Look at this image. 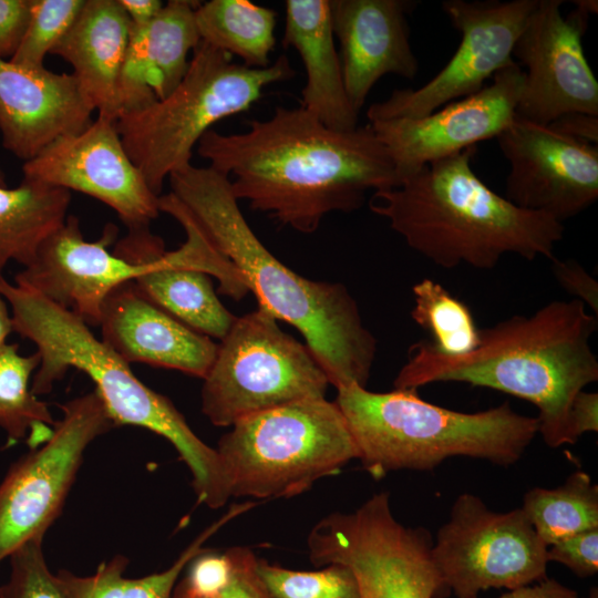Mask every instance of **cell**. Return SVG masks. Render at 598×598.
I'll return each mask as SVG.
<instances>
[{"label": "cell", "mask_w": 598, "mask_h": 598, "mask_svg": "<svg viewBox=\"0 0 598 598\" xmlns=\"http://www.w3.org/2000/svg\"><path fill=\"white\" fill-rule=\"evenodd\" d=\"M159 212L190 223L216 255L218 291L234 300L252 292L278 321L295 327L336 389L365 388L377 340L344 285L302 277L260 241L243 215L230 181L193 164L169 175Z\"/></svg>", "instance_id": "1"}, {"label": "cell", "mask_w": 598, "mask_h": 598, "mask_svg": "<svg viewBox=\"0 0 598 598\" xmlns=\"http://www.w3.org/2000/svg\"><path fill=\"white\" fill-rule=\"evenodd\" d=\"M244 132L209 130L198 155L230 181L238 200L302 234L330 213L361 208L369 190L396 187L393 161L369 124L334 131L312 113L277 106Z\"/></svg>", "instance_id": "2"}, {"label": "cell", "mask_w": 598, "mask_h": 598, "mask_svg": "<svg viewBox=\"0 0 598 598\" xmlns=\"http://www.w3.org/2000/svg\"><path fill=\"white\" fill-rule=\"evenodd\" d=\"M597 318L579 300H553L530 316H512L481 329L477 347L463 354H444L429 341L416 342L394 388L463 382L494 389L536 406L538 433L548 446L574 444L571 403L598 380V359L590 347Z\"/></svg>", "instance_id": "3"}, {"label": "cell", "mask_w": 598, "mask_h": 598, "mask_svg": "<svg viewBox=\"0 0 598 598\" xmlns=\"http://www.w3.org/2000/svg\"><path fill=\"white\" fill-rule=\"evenodd\" d=\"M475 152L472 146L427 163L396 187L373 192L371 212L443 268L492 269L505 254L553 260L564 224L486 186L472 168Z\"/></svg>", "instance_id": "4"}, {"label": "cell", "mask_w": 598, "mask_h": 598, "mask_svg": "<svg viewBox=\"0 0 598 598\" xmlns=\"http://www.w3.org/2000/svg\"><path fill=\"white\" fill-rule=\"evenodd\" d=\"M0 295L9 305L13 332L37 348L40 362L31 382L35 395L50 392L71 368L84 372L115 425L145 427L174 445L192 473L199 501L213 502L224 495L227 475L216 448L194 433L166 396L141 382L130 364L82 319L1 274Z\"/></svg>", "instance_id": "5"}, {"label": "cell", "mask_w": 598, "mask_h": 598, "mask_svg": "<svg viewBox=\"0 0 598 598\" xmlns=\"http://www.w3.org/2000/svg\"><path fill=\"white\" fill-rule=\"evenodd\" d=\"M337 392L358 460L377 480L392 471H430L453 456L512 465L538 433L537 419L508 402L467 413L424 401L416 389L372 392L353 383Z\"/></svg>", "instance_id": "6"}, {"label": "cell", "mask_w": 598, "mask_h": 598, "mask_svg": "<svg viewBox=\"0 0 598 598\" xmlns=\"http://www.w3.org/2000/svg\"><path fill=\"white\" fill-rule=\"evenodd\" d=\"M293 75L286 55L254 69L200 41L176 89L147 107L122 114L116 127L128 156L161 196L165 179L192 164L194 147L215 123L248 110L268 85Z\"/></svg>", "instance_id": "7"}, {"label": "cell", "mask_w": 598, "mask_h": 598, "mask_svg": "<svg viewBox=\"0 0 598 598\" xmlns=\"http://www.w3.org/2000/svg\"><path fill=\"white\" fill-rule=\"evenodd\" d=\"M230 427L216 451L236 497L300 495L359 458L342 412L326 396L270 409Z\"/></svg>", "instance_id": "8"}, {"label": "cell", "mask_w": 598, "mask_h": 598, "mask_svg": "<svg viewBox=\"0 0 598 598\" xmlns=\"http://www.w3.org/2000/svg\"><path fill=\"white\" fill-rule=\"evenodd\" d=\"M203 381L202 412L220 427L298 400L326 396L330 385L306 343L281 330L259 307L236 317Z\"/></svg>", "instance_id": "9"}, {"label": "cell", "mask_w": 598, "mask_h": 598, "mask_svg": "<svg viewBox=\"0 0 598 598\" xmlns=\"http://www.w3.org/2000/svg\"><path fill=\"white\" fill-rule=\"evenodd\" d=\"M307 545L317 567L347 566L360 598H442L448 591L433 560L430 533L401 524L384 492L353 512L323 517Z\"/></svg>", "instance_id": "10"}, {"label": "cell", "mask_w": 598, "mask_h": 598, "mask_svg": "<svg viewBox=\"0 0 598 598\" xmlns=\"http://www.w3.org/2000/svg\"><path fill=\"white\" fill-rule=\"evenodd\" d=\"M432 556L445 587L457 598H477L488 588L512 590L547 578V546L523 509L494 512L470 493L452 505Z\"/></svg>", "instance_id": "11"}, {"label": "cell", "mask_w": 598, "mask_h": 598, "mask_svg": "<svg viewBox=\"0 0 598 598\" xmlns=\"http://www.w3.org/2000/svg\"><path fill=\"white\" fill-rule=\"evenodd\" d=\"M61 409L50 439L20 458L0 484V561L43 537L61 512L86 447L115 426L96 390Z\"/></svg>", "instance_id": "12"}, {"label": "cell", "mask_w": 598, "mask_h": 598, "mask_svg": "<svg viewBox=\"0 0 598 598\" xmlns=\"http://www.w3.org/2000/svg\"><path fill=\"white\" fill-rule=\"evenodd\" d=\"M538 0H445L442 9L458 31V47L445 66L416 90H394L367 111L369 122L419 118L478 92L513 60V49Z\"/></svg>", "instance_id": "13"}, {"label": "cell", "mask_w": 598, "mask_h": 598, "mask_svg": "<svg viewBox=\"0 0 598 598\" xmlns=\"http://www.w3.org/2000/svg\"><path fill=\"white\" fill-rule=\"evenodd\" d=\"M561 0H538L513 49L525 66L516 115L548 125L561 114L598 115V82L584 53L589 11L578 1L568 16Z\"/></svg>", "instance_id": "14"}, {"label": "cell", "mask_w": 598, "mask_h": 598, "mask_svg": "<svg viewBox=\"0 0 598 598\" xmlns=\"http://www.w3.org/2000/svg\"><path fill=\"white\" fill-rule=\"evenodd\" d=\"M509 162L505 198L564 224L598 198V147L515 115L496 137Z\"/></svg>", "instance_id": "15"}, {"label": "cell", "mask_w": 598, "mask_h": 598, "mask_svg": "<svg viewBox=\"0 0 598 598\" xmlns=\"http://www.w3.org/2000/svg\"><path fill=\"white\" fill-rule=\"evenodd\" d=\"M25 179L86 194L112 208L128 230L148 228L158 197L128 156L116 121L97 116L22 165Z\"/></svg>", "instance_id": "16"}, {"label": "cell", "mask_w": 598, "mask_h": 598, "mask_svg": "<svg viewBox=\"0 0 598 598\" xmlns=\"http://www.w3.org/2000/svg\"><path fill=\"white\" fill-rule=\"evenodd\" d=\"M524 82V70L512 61L478 92L440 111L369 122L393 161L399 185L427 163L497 137L516 115Z\"/></svg>", "instance_id": "17"}, {"label": "cell", "mask_w": 598, "mask_h": 598, "mask_svg": "<svg viewBox=\"0 0 598 598\" xmlns=\"http://www.w3.org/2000/svg\"><path fill=\"white\" fill-rule=\"evenodd\" d=\"M115 235L111 226L99 240H85L79 219L68 216L13 282L71 311L89 327L99 326L101 306L110 291L134 279L147 266L131 264L109 251Z\"/></svg>", "instance_id": "18"}, {"label": "cell", "mask_w": 598, "mask_h": 598, "mask_svg": "<svg viewBox=\"0 0 598 598\" xmlns=\"http://www.w3.org/2000/svg\"><path fill=\"white\" fill-rule=\"evenodd\" d=\"M94 111L73 74L0 59L1 143L23 163L56 140L83 132Z\"/></svg>", "instance_id": "19"}, {"label": "cell", "mask_w": 598, "mask_h": 598, "mask_svg": "<svg viewBox=\"0 0 598 598\" xmlns=\"http://www.w3.org/2000/svg\"><path fill=\"white\" fill-rule=\"evenodd\" d=\"M348 97L359 113L386 74L413 80L419 62L410 44V0H329Z\"/></svg>", "instance_id": "20"}, {"label": "cell", "mask_w": 598, "mask_h": 598, "mask_svg": "<svg viewBox=\"0 0 598 598\" xmlns=\"http://www.w3.org/2000/svg\"><path fill=\"white\" fill-rule=\"evenodd\" d=\"M102 341L125 362H141L204 379L218 344L190 329L124 281L105 297L100 312Z\"/></svg>", "instance_id": "21"}, {"label": "cell", "mask_w": 598, "mask_h": 598, "mask_svg": "<svg viewBox=\"0 0 598 598\" xmlns=\"http://www.w3.org/2000/svg\"><path fill=\"white\" fill-rule=\"evenodd\" d=\"M199 3L169 0L147 24H131L120 78L118 117L165 99L181 83L188 54L200 42L195 22Z\"/></svg>", "instance_id": "22"}, {"label": "cell", "mask_w": 598, "mask_h": 598, "mask_svg": "<svg viewBox=\"0 0 598 598\" xmlns=\"http://www.w3.org/2000/svg\"><path fill=\"white\" fill-rule=\"evenodd\" d=\"M131 35V21L118 0H85L71 29L52 54L65 60L97 112L116 121L118 86Z\"/></svg>", "instance_id": "23"}, {"label": "cell", "mask_w": 598, "mask_h": 598, "mask_svg": "<svg viewBox=\"0 0 598 598\" xmlns=\"http://www.w3.org/2000/svg\"><path fill=\"white\" fill-rule=\"evenodd\" d=\"M283 45L301 58L306 83L300 106L334 131L358 127L334 44L329 0H287Z\"/></svg>", "instance_id": "24"}, {"label": "cell", "mask_w": 598, "mask_h": 598, "mask_svg": "<svg viewBox=\"0 0 598 598\" xmlns=\"http://www.w3.org/2000/svg\"><path fill=\"white\" fill-rule=\"evenodd\" d=\"M133 281L150 301L208 338L221 340L236 320L217 297L210 276L183 264L176 250L150 260Z\"/></svg>", "instance_id": "25"}, {"label": "cell", "mask_w": 598, "mask_h": 598, "mask_svg": "<svg viewBox=\"0 0 598 598\" xmlns=\"http://www.w3.org/2000/svg\"><path fill=\"white\" fill-rule=\"evenodd\" d=\"M70 202L69 190L25 178L0 186V270L10 262L27 267L66 220Z\"/></svg>", "instance_id": "26"}, {"label": "cell", "mask_w": 598, "mask_h": 598, "mask_svg": "<svg viewBox=\"0 0 598 598\" xmlns=\"http://www.w3.org/2000/svg\"><path fill=\"white\" fill-rule=\"evenodd\" d=\"M256 505L246 502L230 506L228 512L206 528L179 555L167 569L142 578H126L124 571L128 560L124 556H115L100 564L90 576H76L61 570L56 577L69 598H172L176 580L183 569L200 553L205 542L223 526Z\"/></svg>", "instance_id": "27"}, {"label": "cell", "mask_w": 598, "mask_h": 598, "mask_svg": "<svg viewBox=\"0 0 598 598\" xmlns=\"http://www.w3.org/2000/svg\"><path fill=\"white\" fill-rule=\"evenodd\" d=\"M276 17V11L248 0H210L195 9L200 41L254 69L271 64Z\"/></svg>", "instance_id": "28"}, {"label": "cell", "mask_w": 598, "mask_h": 598, "mask_svg": "<svg viewBox=\"0 0 598 598\" xmlns=\"http://www.w3.org/2000/svg\"><path fill=\"white\" fill-rule=\"evenodd\" d=\"M39 362L37 353L23 355L16 343L0 348V427L10 444L24 440L31 450L50 439L56 423L31 389Z\"/></svg>", "instance_id": "29"}, {"label": "cell", "mask_w": 598, "mask_h": 598, "mask_svg": "<svg viewBox=\"0 0 598 598\" xmlns=\"http://www.w3.org/2000/svg\"><path fill=\"white\" fill-rule=\"evenodd\" d=\"M522 509L548 547L598 528V486L586 472L577 471L556 488L529 489L524 495Z\"/></svg>", "instance_id": "30"}, {"label": "cell", "mask_w": 598, "mask_h": 598, "mask_svg": "<svg viewBox=\"0 0 598 598\" xmlns=\"http://www.w3.org/2000/svg\"><path fill=\"white\" fill-rule=\"evenodd\" d=\"M411 318L431 334L432 347L444 354H463L480 343L477 328L470 307L448 292L441 283L423 278L412 287Z\"/></svg>", "instance_id": "31"}, {"label": "cell", "mask_w": 598, "mask_h": 598, "mask_svg": "<svg viewBox=\"0 0 598 598\" xmlns=\"http://www.w3.org/2000/svg\"><path fill=\"white\" fill-rule=\"evenodd\" d=\"M257 570L272 598H360L355 577L344 565L302 571L258 559Z\"/></svg>", "instance_id": "32"}, {"label": "cell", "mask_w": 598, "mask_h": 598, "mask_svg": "<svg viewBox=\"0 0 598 598\" xmlns=\"http://www.w3.org/2000/svg\"><path fill=\"white\" fill-rule=\"evenodd\" d=\"M85 0H32L23 38L10 59L12 63L41 68L49 53L74 23Z\"/></svg>", "instance_id": "33"}, {"label": "cell", "mask_w": 598, "mask_h": 598, "mask_svg": "<svg viewBox=\"0 0 598 598\" xmlns=\"http://www.w3.org/2000/svg\"><path fill=\"white\" fill-rule=\"evenodd\" d=\"M43 537L33 538L10 556V576L0 586V598H69L45 563Z\"/></svg>", "instance_id": "34"}, {"label": "cell", "mask_w": 598, "mask_h": 598, "mask_svg": "<svg viewBox=\"0 0 598 598\" xmlns=\"http://www.w3.org/2000/svg\"><path fill=\"white\" fill-rule=\"evenodd\" d=\"M228 551L231 571L224 586L207 594H192L176 587L172 598H272L258 574V558L252 550L238 546Z\"/></svg>", "instance_id": "35"}, {"label": "cell", "mask_w": 598, "mask_h": 598, "mask_svg": "<svg viewBox=\"0 0 598 598\" xmlns=\"http://www.w3.org/2000/svg\"><path fill=\"white\" fill-rule=\"evenodd\" d=\"M548 561H557L579 577L594 576L598 570V528L589 529L547 547Z\"/></svg>", "instance_id": "36"}, {"label": "cell", "mask_w": 598, "mask_h": 598, "mask_svg": "<svg viewBox=\"0 0 598 598\" xmlns=\"http://www.w3.org/2000/svg\"><path fill=\"white\" fill-rule=\"evenodd\" d=\"M553 274L558 285L568 292L573 299L581 301L590 308L592 315L598 317V282L576 260H560L554 258Z\"/></svg>", "instance_id": "37"}, {"label": "cell", "mask_w": 598, "mask_h": 598, "mask_svg": "<svg viewBox=\"0 0 598 598\" xmlns=\"http://www.w3.org/2000/svg\"><path fill=\"white\" fill-rule=\"evenodd\" d=\"M32 0H0V59L10 60L25 32Z\"/></svg>", "instance_id": "38"}, {"label": "cell", "mask_w": 598, "mask_h": 598, "mask_svg": "<svg viewBox=\"0 0 598 598\" xmlns=\"http://www.w3.org/2000/svg\"><path fill=\"white\" fill-rule=\"evenodd\" d=\"M587 432H598V394L580 391L569 411V433L574 444Z\"/></svg>", "instance_id": "39"}, {"label": "cell", "mask_w": 598, "mask_h": 598, "mask_svg": "<svg viewBox=\"0 0 598 598\" xmlns=\"http://www.w3.org/2000/svg\"><path fill=\"white\" fill-rule=\"evenodd\" d=\"M547 126L578 141L592 145L598 143V115L569 112L561 114Z\"/></svg>", "instance_id": "40"}, {"label": "cell", "mask_w": 598, "mask_h": 598, "mask_svg": "<svg viewBox=\"0 0 598 598\" xmlns=\"http://www.w3.org/2000/svg\"><path fill=\"white\" fill-rule=\"evenodd\" d=\"M499 598H578L577 592L555 579L546 578L537 585L509 590Z\"/></svg>", "instance_id": "41"}, {"label": "cell", "mask_w": 598, "mask_h": 598, "mask_svg": "<svg viewBox=\"0 0 598 598\" xmlns=\"http://www.w3.org/2000/svg\"><path fill=\"white\" fill-rule=\"evenodd\" d=\"M133 27H142L151 22L162 10L159 0H118Z\"/></svg>", "instance_id": "42"}, {"label": "cell", "mask_w": 598, "mask_h": 598, "mask_svg": "<svg viewBox=\"0 0 598 598\" xmlns=\"http://www.w3.org/2000/svg\"><path fill=\"white\" fill-rule=\"evenodd\" d=\"M13 332L12 318L8 302L0 295V348L7 343L10 333Z\"/></svg>", "instance_id": "43"}, {"label": "cell", "mask_w": 598, "mask_h": 598, "mask_svg": "<svg viewBox=\"0 0 598 598\" xmlns=\"http://www.w3.org/2000/svg\"><path fill=\"white\" fill-rule=\"evenodd\" d=\"M0 186H7V179L3 171L0 167Z\"/></svg>", "instance_id": "44"}, {"label": "cell", "mask_w": 598, "mask_h": 598, "mask_svg": "<svg viewBox=\"0 0 598 598\" xmlns=\"http://www.w3.org/2000/svg\"><path fill=\"white\" fill-rule=\"evenodd\" d=\"M588 598H598L597 589H592Z\"/></svg>", "instance_id": "45"}]
</instances>
